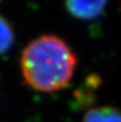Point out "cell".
Instances as JSON below:
<instances>
[{
    "mask_svg": "<svg viewBox=\"0 0 121 122\" xmlns=\"http://www.w3.org/2000/svg\"><path fill=\"white\" fill-rule=\"evenodd\" d=\"M108 0H66V10L81 20H91L104 11Z\"/></svg>",
    "mask_w": 121,
    "mask_h": 122,
    "instance_id": "cell-2",
    "label": "cell"
},
{
    "mask_svg": "<svg viewBox=\"0 0 121 122\" xmlns=\"http://www.w3.org/2000/svg\"><path fill=\"white\" fill-rule=\"evenodd\" d=\"M76 65L75 53L62 39L53 34L32 40L20 55L24 80L40 92H57L68 87Z\"/></svg>",
    "mask_w": 121,
    "mask_h": 122,
    "instance_id": "cell-1",
    "label": "cell"
},
{
    "mask_svg": "<svg viewBox=\"0 0 121 122\" xmlns=\"http://www.w3.org/2000/svg\"><path fill=\"white\" fill-rule=\"evenodd\" d=\"M14 43V31L12 26L0 15V55L5 54Z\"/></svg>",
    "mask_w": 121,
    "mask_h": 122,
    "instance_id": "cell-4",
    "label": "cell"
},
{
    "mask_svg": "<svg viewBox=\"0 0 121 122\" xmlns=\"http://www.w3.org/2000/svg\"><path fill=\"white\" fill-rule=\"evenodd\" d=\"M81 122H121V109L114 106H99L89 109Z\"/></svg>",
    "mask_w": 121,
    "mask_h": 122,
    "instance_id": "cell-3",
    "label": "cell"
}]
</instances>
